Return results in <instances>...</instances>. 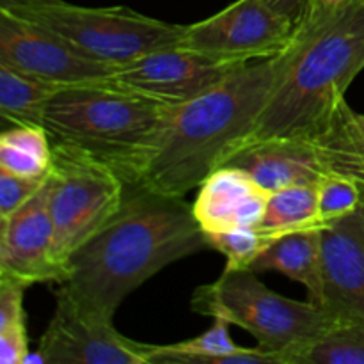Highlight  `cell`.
<instances>
[{
  "label": "cell",
  "instance_id": "cell-3",
  "mask_svg": "<svg viewBox=\"0 0 364 364\" xmlns=\"http://www.w3.org/2000/svg\"><path fill=\"white\" fill-rule=\"evenodd\" d=\"M363 70L364 0H352L322 20L297 23L283 77L230 153L270 139H315Z\"/></svg>",
  "mask_w": 364,
  "mask_h": 364
},
{
  "label": "cell",
  "instance_id": "cell-21",
  "mask_svg": "<svg viewBox=\"0 0 364 364\" xmlns=\"http://www.w3.org/2000/svg\"><path fill=\"white\" fill-rule=\"evenodd\" d=\"M258 228L276 237L294 233V231L313 230V228L323 230L318 215L316 183L295 185V187L270 192L265 215Z\"/></svg>",
  "mask_w": 364,
  "mask_h": 364
},
{
  "label": "cell",
  "instance_id": "cell-7",
  "mask_svg": "<svg viewBox=\"0 0 364 364\" xmlns=\"http://www.w3.org/2000/svg\"><path fill=\"white\" fill-rule=\"evenodd\" d=\"M9 13L52 28L85 55L116 68L153 50L180 45L185 31V25L156 20L121 6L85 7L64 0H43Z\"/></svg>",
  "mask_w": 364,
  "mask_h": 364
},
{
  "label": "cell",
  "instance_id": "cell-24",
  "mask_svg": "<svg viewBox=\"0 0 364 364\" xmlns=\"http://www.w3.org/2000/svg\"><path fill=\"white\" fill-rule=\"evenodd\" d=\"M208 249L220 252L226 258V269L249 270L256 258L276 240V235L255 228H238V230L205 233Z\"/></svg>",
  "mask_w": 364,
  "mask_h": 364
},
{
  "label": "cell",
  "instance_id": "cell-20",
  "mask_svg": "<svg viewBox=\"0 0 364 364\" xmlns=\"http://www.w3.org/2000/svg\"><path fill=\"white\" fill-rule=\"evenodd\" d=\"M60 85L0 63V114L11 124H41L45 105Z\"/></svg>",
  "mask_w": 364,
  "mask_h": 364
},
{
  "label": "cell",
  "instance_id": "cell-13",
  "mask_svg": "<svg viewBox=\"0 0 364 364\" xmlns=\"http://www.w3.org/2000/svg\"><path fill=\"white\" fill-rule=\"evenodd\" d=\"M323 304L364 322V206L322 230Z\"/></svg>",
  "mask_w": 364,
  "mask_h": 364
},
{
  "label": "cell",
  "instance_id": "cell-22",
  "mask_svg": "<svg viewBox=\"0 0 364 364\" xmlns=\"http://www.w3.org/2000/svg\"><path fill=\"white\" fill-rule=\"evenodd\" d=\"M288 364H364V322L338 316L329 329L295 350Z\"/></svg>",
  "mask_w": 364,
  "mask_h": 364
},
{
  "label": "cell",
  "instance_id": "cell-25",
  "mask_svg": "<svg viewBox=\"0 0 364 364\" xmlns=\"http://www.w3.org/2000/svg\"><path fill=\"white\" fill-rule=\"evenodd\" d=\"M318 187V215L322 226L336 223L364 206V187L354 180L327 173L316 183Z\"/></svg>",
  "mask_w": 364,
  "mask_h": 364
},
{
  "label": "cell",
  "instance_id": "cell-15",
  "mask_svg": "<svg viewBox=\"0 0 364 364\" xmlns=\"http://www.w3.org/2000/svg\"><path fill=\"white\" fill-rule=\"evenodd\" d=\"M220 166H235L247 171L269 192L295 185L318 183L329 173L311 141L302 139L252 142L230 153Z\"/></svg>",
  "mask_w": 364,
  "mask_h": 364
},
{
  "label": "cell",
  "instance_id": "cell-23",
  "mask_svg": "<svg viewBox=\"0 0 364 364\" xmlns=\"http://www.w3.org/2000/svg\"><path fill=\"white\" fill-rule=\"evenodd\" d=\"M27 284L0 279V363L23 364L28 361L27 315L23 297Z\"/></svg>",
  "mask_w": 364,
  "mask_h": 364
},
{
  "label": "cell",
  "instance_id": "cell-16",
  "mask_svg": "<svg viewBox=\"0 0 364 364\" xmlns=\"http://www.w3.org/2000/svg\"><path fill=\"white\" fill-rule=\"evenodd\" d=\"M249 270L256 274L279 272L297 281L308 291V301L313 304H323V252L322 230L294 231L277 237Z\"/></svg>",
  "mask_w": 364,
  "mask_h": 364
},
{
  "label": "cell",
  "instance_id": "cell-1",
  "mask_svg": "<svg viewBox=\"0 0 364 364\" xmlns=\"http://www.w3.org/2000/svg\"><path fill=\"white\" fill-rule=\"evenodd\" d=\"M203 249L208 242L185 198L128 185L119 212L71 255L57 291L85 313L114 320L149 277Z\"/></svg>",
  "mask_w": 364,
  "mask_h": 364
},
{
  "label": "cell",
  "instance_id": "cell-6",
  "mask_svg": "<svg viewBox=\"0 0 364 364\" xmlns=\"http://www.w3.org/2000/svg\"><path fill=\"white\" fill-rule=\"evenodd\" d=\"M127 191L128 183L116 169L75 146L53 141L50 215L53 259L63 279L71 255L110 223L123 206Z\"/></svg>",
  "mask_w": 364,
  "mask_h": 364
},
{
  "label": "cell",
  "instance_id": "cell-17",
  "mask_svg": "<svg viewBox=\"0 0 364 364\" xmlns=\"http://www.w3.org/2000/svg\"><path fill=\"white\" fill-rule=\"evenodd\" d=\"M281 364L263 348L238 347L230 336V323L215 318L213 326L191 340L151 345V364Z\"/></svg>",
  "mask_w": 364,
  "mask_h": 364
},
{
  "label": "cell",
  "instance_id": "cell-26",
  "mask_svg": "<svg viewBox=\"0 0 364 364\" xmlns=\"http://www.w3.org/2000/svg\"><path fill=\"white\" fill-rule=\"evenodd\" d=\"M46 178H23L0 171V219L9 217L34 198L45 185Z\"/></svg>",
  "mask_w": 364,
  "mask_h": 364
},
{
  "label": "cell",
  "instance_id": "cell-9",
  "mask_svg": "<svg viewBox=\"0 0 364 364\" xmlns=\"http://www.w3.org/2000/svg\"><path fill=\"white\" fill-rule=\"evenodd\" d=\"M0 63L66 85L109 80L116 66L96 60L41 23L0 11Z\"/></svg>",
  "mask_w": 364,
  "mask_h": 364
},
{
  "label": "cell",
  "instance_id": "cell-18",
  "mask_svg": "<svg viewBox=\"0 0 364 364\" xmlns=\"http://www.w3.org/2000/svg\"><path fill=\"white\" fill-rule=\"evenodd\" d=\"M311 144L329 173L364 187V114L350 109L347 100L338 105Z\"/></svg>",
  "mask_w": 364,
  "mask_h": 364
},
{
  "label": "cell",
  "instance_id": "cell-5",
  "mask_svg": "<svg viewBox=\"0 0 364 364\" xmlns=\"http://www.w3.org/2000/svg\"><path fill=\"white\" fill-rule=\"evenodd\" d=\"M256 276L252 270L224 269L219 279L196 288L192 311L247 331L259 348L288 364L295 350L318 338L338 316L309 301L283 297Z\"/></svg>",
  "mask_w": 364,
  "mask_h": 364
},
{
  "label": "cell",
  "instance_id": "cell-2",
  "mask_svg": "<svg viewBox=\"0 0 364 364\" xmlns=\"http://www.w3.org/2000/svg\"><path fill=\"white\" fill-rule=\"evenodd\" d=\"M288 59L290 45L277 55L247 63L196 98L173 103L135 185L180 198L198 188L252 127Z\"/></svg>",
  "mask_w": 364,
  "mask_h": 364
},
{
  "label": "cell",
  "instance_id": "cell-11",
  "mask_svg": "<svg viewBox=\"0 0 364 364\" xmlns=\"http://www.w3.org/2000/svg\"><path fill=\"white\" fill-rule=\"evenodd\" d=\"M245 64L174 45L116 68L109 80L162 102L181 103L220 84Z\"/></svg>",
  "mask_w": 364,
  "mask_h": 364
},
{
  "label": "cell",
  "instance_id": "cell-10",
  "mask_svg": "<svg viewBox=\"0 0 364 364\" xmlns=\"http://www.w3.org/2000/svg\"><path fill=\"white\" fill-rule=\"evenodd\" d=\"M38 355L46 364H151V345L123 336L114 320L85 313L57 291Z\"/></svg>",
  "mask_w": 364,
  "mask_h": 364
},
{
  "label": "cell",
  "instance_id": "cell-27",
  "mask_svg": "<svg viewBox=\"0 0 364 364\" xmlns=\"http://www.w3.org/2000/svg\"><path fill=\"white\" fill-rule=\"evenodd\" d=\"M352 0H309L308 7H306L304 14L299 20L301 21H315L322 20V18L334 14L336 11H340L341 7H345L347 4H350Z\"/></svg>",
  "mask_w": 364,
  "mask_h": 364
},
{
  "label": "cell",
  "instance_id": "cell-4",
  "mask_svg": "<svg viewBox=\"0 0 364 364\" xmlns=\"http://www.w3.org/2000/svg\"><path fill=\"white\" fill-rule=\"evenodd\" d=\"M171 105L110 80L66 85L46 102L43 127L52 141L96 156L135 185Z\"/></svg>",
  "mask_w": 364,
  "mask_h": 364
},
{
  "label": "cell",
  "instance_id": "cell-12",
  "mask_svg": "<svg viewBox=\"0 0 364 364\" xmlns=\"http://www.w3.org/2000/svg\"><path fill=\"white\" fill-rule=\"evenodd\" d=\"M0 279L20 281L27 287L63 281L53 259L50 174L34 198L0 219Z\"/></svg>",
  "mask_w": 364,
  "mask_h": 364
},
{
  "label": "cell",
  "instance_id": "cell-8",
  "mask_svg": "<svg viewBox=\"0 0 364 364\" xmlns=\"http://www.w3.org/2000/svg\"><path fill=\"white\" fill-rule=\"evenodd\" d=\"M294 28V21L265 0H235L219 13L185 25L180 45L219 59L252 63L283 52Z\"/></svg>",
  "mask_w": 364,
  "mask_h": 364
},
{
  "label": "cell",
  "instance_id": "cell-14",
  "mask_svg": "<svg viewBox=\"0 0 364 364\" xmlns=\"http://www.w3.org/2000/svg\"><path fill=\"white\" fill-rule=\"evenodd\" d=\"M198 188L192 212L203 233L259 226L270 196L247 171L235 166L213 169Z\"/></svg>",
  "mask_w": 364,
  "mask_h": 364
},
{
  "label": "cell",
  "instance_id": "cell-19",
  "mask_svg": "<svg viewBox=\"0 0 364 364\" xmlns=\"http://www.w3.org/2000/svg\"><path fill=\"white\" fill-rule=\"evenodd\" d=\"M53 164V141L41 124H11L0 134V171L23 178H46Z\"/></svg>",
  "mask_w": 364,
  "mask_h": 364
},
{
  "label": "cell",
  "instance_id": "cell-28",
  "mask_svg": "<svg viewBox=\"0 0 364 364\" xmlns=\"http://www.w3.org/2000/svg\"><path fill=\"white\" fill-rule=\"evenodd\" d=\"M272 9L287 16L288 20L294 21V25L299 23V20L304 14L306 7H308L309 0H265Z\"/></svg>",
  "mask_w": 364,
  "mask_h": 364
},
{
  "label": "cell",
  "instance_id": "cell-29",
  "mask_svg": "<svg viewBox=\"0 0 364 364\" xmlns=\"http://www.w3.org/2000/svg\"><path fill=\"white\" fill-rule=\"evenodd\" d=\"M43 2V0H0V9L2 11H13L18 7L32 6V4Z\"/></svg>",
  "mask_w": 364,
  "mask_h": 364
}]
</instances>
